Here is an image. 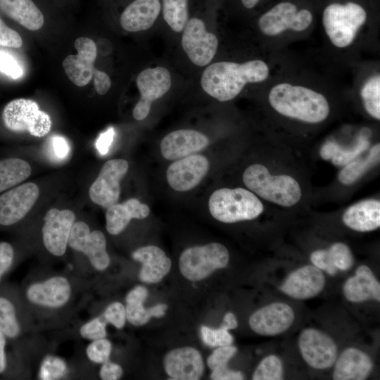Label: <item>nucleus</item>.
Listing matches in <instances>:
<instances>
[{
    "mask_svg": "<svg viewBox=\"0 0 380 380\" xmlns=\"http://www.w3.org/2000/svg\"><path fill=\"white\" fill-rule=\"evenodd\" d=\"M270 73L268 64L260 59L242 63L220 61L205 68L201 84L208 95L225 102L236 97L246 84L265 81Z\"/></svg>",
    "mask_w": 380,
    "mask_h": 380,
    "instance_id": "f257e3e1",
    "label": "nucleus"
},
{
    "mask_svg": "<svg viewBox=\"0 0 380 380\" xmlns=\"http://www.w3.org/2000/svg\"><path fill=\"white\" fill-rule=\"evenodd\" d=\"M268 101L279 115L308 124L322 122L330 113L329 103L323 94L299 84H275L269 91Z\"/></svg>",
    "mask_w": 380,
    "mask_h": 380,
    "instance_id": "f03ea898",
    "label": "nucleus"
},
{
    "mask_svg": "<svg viewBox=\"0 0 380 380\" xmlns=\"http://www.w3.org/2000/svg\"><path fill=\"white\" fill-rule=\"evenodd\" d=\"M245 185L262 198L281 205L291 207L299 202L302 192L299 183L288 175H272L260 163L246 168L243 174Z\"/></svg>",
    "mask_w": 380,
    "mask_h": 380,
    "instance_id": "7ed1b4c3",
    "label": "nucleus"
},
{
    "mask_svg": "<svg viewBox=\"0 0 380 380\" xmlns=\"http://www.w3.org/2000/svg\"><path fill=\"white\" fill-rule=\"evenodd\" d=\"M211 215L224 223L251 220L260 216L264 206L252 191L238 187L215 191L208 201Z\"/></svg>",
    "mask_w": 380,
    "mask_h": 380,
    "instance_id": "20e7f679",
    "label": "nucleus"
},
{
    "mask_svg": "<svg viewBox=\"0 0 380 380\" xmlns=\"http://www.w3.org/2000/svg\"><path fill=\"white\" fill-rule=\"evenodd\" d=\"M367 18L365 9L359 4L332 3L323 11L322 25L332 45L345 49L354 42Z\"/></svg>",
    "mask_w": 380,
    "mask_h": 380,
    "instance_id": "39448f33",
    "label": "nucleus"
},
{
    "mask_svg": "<svg viewBox=\"0 0 380 380\" xmlns=\"http://www.w3.org/2000/svg\"><path fill=\"white\" fill-rule=\"evenodd\" d=\"M229 260L227 248L220 243L213 242L185 249L179 257V267L186 279L198 281L225 267Z\"/></svg>",
    "mask_w": 380,
    "mask_h": 380,
    "instance_id": "423d86ee",
    "label": "nucleus"
},
{
    "mask_svg": "<svg viewBox=\"0 0 380 380\" xmlns=\"http://www.w3.org/2000/svg\"><path fill=\"white\" fill-rule=\"evenodd\" d=\"M2 119L8 130L28 132L36 137L46 136L51 128L50 116L31 99L20 98L8 102L3 110Z\"/></svg>",
    "mask_w": 380,
    "mask_h": 380,
    "instance_id": "0eeeda50",
    "label": "nucleus"
},
{
    "mask_svg": "<svg viewBox=\"0 0 380 380\" xmlns=\"http://www.w3.org/2000/svg\"><path fill=\"white\" fill-rule=\"evenodd\" d=\"M312 20L313 15L309 10H298L294 4L285 1L263 13L258 20V27L263 34L275 37L287 30L304 32L310 27Z\"/></svg>",
    "mask_w": 380,
    "mask_h": 380,
    "instance_id": "6e6552de",
    "label": "nucleus"
},
{
    "mask_svg": "<svg viewBox=\"0 0 380 380\" xmlns=\"http://www.w3.org/2000/svg\"><path fill=\"white\" fill-rule=\"evenodd\" d=\"M182 31V48L190 61L198 66L209 64L217 49V37L208 32L204 22L197 18L189 20Z\"/></svg>",
    "mask_w": 380,
    "mask_h": 380,
    "instance_id": "1a4fd4ad",
    "label": "nucleus"
},
{
    "mask_svg": "<svg viewBox=\"0 0 380 380\" xmlns=\"http://www.w3.org/2000/svg\"><path fill=\"white\" fill-rule=\"evenodd\" d=\"M298 347L305 362L317 369L331 367L338 357L334 341L317 329L308 328L302 331L298 337Z\"/></svg>",
    "mask_w": 380,
    "mask_h": 380,
    "instance_id": "9d476101",
    "label": "nucleus"
},
{
    "mask_svg": "<svg viewBox=\"0 0 380 380\" xmlns=\"http://www.w3.org/2000/svg\"><path fill=\"white\" fill-rule=\"evenodd\" d=\"M129 168L125 159H112L103 165L91 185L89 196L91 201L104 208L116 203L120 194V181Z\"/></svg>",
    "mask_w": 380,
    "mask_h": 380,
    "instance_id": "9b49d317",
    "label": "nucleus"
},
{
    "mask_svg": "<svg viewBox=\"0 0 380 380\" xmlns=\"http://www.w3.org/2000/svg\"><path fill=\"white\" fill-rule=\"evenodd\" d=\"M68 246L84 253L93 267L103 271L110 264V257L106 251V240L99 230L90 231L84 222H74L68 239Z\"/></svg>",
    "mask_w": 380,
    "mask_h": 380,
    "instance_id": "f8f14e48",
    "label": "nucleus"
},
{
    "mask_svg": "<svg viewBox=\"0 0 380 380\" xmlns=\"http://www.w3.org/2000/svg\"><path fill=\"white\" fill-rule=\"evenodd\" d=\"M171 84V75L165 68L158 66L141 71L137 78V86L141 97L133 109L134 118L137 120L145 119L150 112L152 103L167 93Z\"/></svg>",
    "mask_w": 380,
    "mask_h": 380,
    "instance_id": "ddd939ff",
    "label": "nucleus"
},
{
    "mask_svg": "<svg viewBox=\"0 0 380 380\" xmlns=\"http://www.w3.org/2000/svg\"><path fill=\"white\" fill-rule=\"evenodd\" d=\"M39 195L38 186L27 182L11 188L0 196V224L10 226L21 220Z\"/></svg>",
    "mask_w": 380,
    "mask_h": 380,
    "instance_id": "4468645a",
    "label": "nucleus"
},
{
    "mask_svg": "<svg viewBox=\"0 0 380 380\" xmlns=\"http://www.w3.org/2000/svg\"><path fill=\"white\" fill-rule=\"evenodd\" d=\"M75 220V213L68 209L51 208L46 213L42 233L44 245L50 253L64 255Z\"/></svg>",
    "mask_w": 380,
    "mask_h": 380,
    "instance_id": "2eb2a0df",
    "label": "nucleus"
},
{
    "mask_svg": "<svg viewBox=\"0 0 380 380\" xmlns=\"http://www.w3.org/2000/svg\"><path fill=\"white\" fill-rule=\"evenodd\" d=\"M209 161L200 154H191L172 163L166 172L167 181L175 191H187L196 186L209 170Z\"/></svg>",
    "mask_w": 380,
    "mask_h": 380,
    "instance_id": "dca6fc26",
    "label": "nucleus"
},
{
    "mask_svg": "<svg viewBox=\"0 0 380 380\" xmlns=\"http://www.w3.org/2000/svg\"><path fill=\"white\" fill-rule=\"evenodd\" d=\"M295 314L286 303L277 302L255 311L248 324L251 329L261 336H276L289 329L293 324Z\"/></svg>",
    "mask_w": 380,
    "mask_h": 380,
    "instance_id": "f3484780",
    "label": "nucleus"
},
{
    "mask_svg": "<svg viewBox=\"0 0 380 380\" xmlns=\"http://www.w3.org/2000/svg\"><path fill=\"white\" fill-rule=\"evenodd\" d=\"M77 55H69L63 61V68L68 78L77 87L87 85L92 79L94 63L97 55L95 42L86 37L75 42Z\"/></svg>",
    "mask_w": 380,
    "mask_h": 380,
    "instance_id": "a211bd4d",
    "label": "nucleus"
},
{
    "mask_svg": "<svg viewBox=\"0 0 380 380\" xmlns=\"http://www.w3.org/2000/svg\"><path fill=\"white\" fill-rule=\"evenodd\" d=\"M166 374L175 380H198L204 372V363L199 351L182 347L168 352L164 357Z\"/></svg>",
    "mask_w": 380,
    "mask_h": 380,
    "instance_id": "6ab92c4d",
    "label": "nucleus"
},
{
    "mask_svg": "<svg viewBox=\"0 0 380 380\" xmlns=\"http://www.w3.org/2000/svg\"><path fill=\"white\" fill-rule=\"evenodd\" d=\"M326 279L322 270L314 265H305L292 272L280 286L287 296L305 300L318 295L324 288Z\"/></svg>",
    "mask_w": 380,
    "mask_h": 380,
    "instance_id": "aec40b11",
    "label": "nucleus"
},
{
    "mask_svg": "<svg viewBox=\"0 0 380 380\" xmlns=\"http://www.w3.org/2000/svg\"><path fill=\"white\" fill-rule=\"evenodd\" d=\"M26 296L28 300L34 305L58 308L65 305L70 300L71 286L65 277H52L30 285Z\"/></svg>",
    "mask_w": 380,
    "mask_h": 380,
    "instance_id": "412c9836",
    "label": "nucleus"
},
{
    "mask_svg": "<svg viewBox=\"0 0 380 380\" xmlns=\"http://www.w3.org/2000/svg\"><path fill=\"white\" fill-rule=\"evenodd\" d=\"M209 144V139L194 129H178L167 134L160 142L162 156L167 160L179 159L198 152Z\"/></svg>",
    "mask_w": 380,
    "mask_h": 380,
    "instance_id": "4be33fe9",
    "label": "nucleus"
},
{
    "mask_svg": "<svg viewBox=\"0 0 380 380\" xmlns=\"http://www.w3.org/2000/svg\"><path fill=\"white\" fill-rule=\"evenodd\" d=\"M132 258L141 263L139 279L144 283L155 284L161 281L170 272L172 262L160 248L146 246L137 248Z\"/></svg>",
    "mask_w": 380,
    "mask_h": 380,
    "instance_id": "5701e85b",
    "label": "nucleus"
},
{
    "mask_svg": "<svg viewBox=\"0 0 380 380\" xmlns=\"http://www.w3.org/2000/svg\"><path fill=\"white\" fill-rule=\"evenodd\" d=\"M333 379L334 380H364L373 369L369 356L356 348H348L337 357Z\"/></svg>",
    "mask_w": 380,
    "mask_h": 380,
    "instance_id": "b1692460",
    "label": "nucleus"
},
{
    "mask_svg": "<svg viewBox=\"0 0 380 380\" xmlns=\"http://www.w3.org/2000/svg\"><path fill=\"white\" fill-rule=\"evenodd\" d=\"M343 293L352 303L380 300V284L372 270L367 265L359 266L355 274L344 283Z\"/></svg>",
    "mask_w": 380,
    "mask_h": 380,
    "instance_id": "393cba45",
    "label": "nucleus"
},
{
    "mask_svg": "<svg viewBox=\"0 0 380 380\" xmlns=\"http://www.w3.org/2000/svg\"><path fill=\"white\" fill-rule=\"evenodd\" d=\"M160 8V0H134L121 14L120 25L131 32L146 30L155 23Z\"/></svg>",
    "mask_w": 380,
    "mask_h": 380,
    "instance_id": "a878e982",
    "label": "nucleus"
},
{
    "mask_svg": "<svg viewBox=\"0 0 380 380\" xmlns=\"http://www.w3.org/2000/svg\"><path fill=\"white\" fill-rule=\"evenodd\" d=\"M342 220L350 229L367 232L380 227V202L376 199H367L348 207Z\"/></svg>",
    "mask_w": 380,
    "mask_h": 380,
    "instance_id": "bb28decb",
    "label": "nucleus"
},
{
    "mask_svg": "<svg viewBox=\"0 0 380 380\" xmlns=\"http://www.w3.org/2000/svg\"><path fill=\"white\" fill-rule=\"evenodd\" d=\"M150 213L149 207L137 198H129L122 203H115L107 208L106 227L112 235L120 234L132 219L142 220Z\"/></svg>",
    "mask_w": 380,
    "mask_h": 380,
    "instance_id": "cd10ccee",
    "label": "nucleus"
},
{
    "mask_svg": "<svg viewBox=\"0 0 380 380\" xmlns=\"http://www.w3.org/2000/svg\"><path fill=\"white\" fill-rule=\"evenodd\" d=\"M0 10L29 30L44 25V15L32 0H0Z\"/></svg>",
    "mask_w": 380,
    "mask_h": 380,
    "instance_id": "c85d7f7f",
    "label": "nucleus"
},
{
    "mask_svg": "<svg viewBox=\"0 0 380 380\" xmlns=\"http://www.w3.org/2000/svg\"><path fill=\"white\" fill-rule=\"evenodd\" d=\"M147 289L143 286H137L128 292L126 296L125 312L126 319L134 326H142L146 324L151 317H158L159 310L158 306L144 307V302L148 296Z\"/></svg>",
    "mask_w": 380,
    "mask_h": 380,
    "instance_id": "c756f323",
    "label": "nucleus"
},
{
    "mask_svg": "<svg viewBox=\"0 0 380 380\" xmlns=\"http://www.w3.org/2000/svg\"><path fill=\"white\" fill-rule=\"evenodd\" d=\"M30 164L18 158L0 160V193L25 180L31 174Z\"/></svg>",
    "mask_w": 380,
    "mask_h": 380,
    "instance_id": "7c9ffc66",
    "label": "nucleus"
},
{
    "mask_svg": "<svg viewBox=\"0 0 380 380\" xmlns=\"http://www.w3.org/2000/svg\"><path fill=\"white\" fill-rule=\"evenodd\" d=\"M380 145H374L367 158H355L346 165L338 174V180L345 185H350L360 179L369 169L375 165L380 158Z\"/></svg>",
    "mask_w": 380,
    "mask_h": 380,
    "instance_id": "2f4dec72",
    "label": "nucleus"
},
{
    "mask_svg": "<svg viewBox=\"0 0 380 380\" xmlns=\"http://www.w3.org/2000/svg\"><path fill=\"white\" fill-rule=\"evenodd\" d=\"M369 146V142L365 139H360L355 146L349 149L328 141L321 148L320 156L324 160H331L336 166H345L367 150Z\"/></svg>",
    "mask_w": 380,
    "mask_h": 380,
    "instance_id": "473e14b6",
    "label": "nucleus"
},
{
    "mask_svg": "<svg viewBox=\"0 0 380 380\" xmlns=\"http://www.w3.org/2000/svg\"><path fill=\"white\" fill-rule=\"evenodd\" d=\"M360 98L366 112L375 120H380V75L370 76L360 88Z\"/></svg>",
    "mask_w": 380,
    "mask_h": 380,
    "instance_id": "72a5a7b5",
    "label": "nucleus"
},
{
    "mask_svg": "<svg viewBox=\"0 0 380 380\" xmlns=\"http://www.w3.org/2000/svg\"><path fill=\"white\" fill-rule=\"evenodd\" d=\"M163 13L171 29L180 32L189 20L188 0H163Z\"/></svg>",
    "mask_w": 380,
    "mask_h": 380,
    "instance_id": "f704fd0d",
    "label": "nucleus"
},
{
    "mask_svg": "<svg viewBox=\"0 0 380 380\" xmlns=\"http://www.w3.org/2000/svg\"><path fill=\"white\" fill-rule=\"evenodd\" d=\"M0 331L11 338L17 337L20 333V325L15 307L9 300L4 297H0Z\"/></svg>",
    "mask_w": 380,
    "mask_h": 380,
    "instance_id": "c9c22d12",
    "label": "nucleus"
},
{
    "mask_svg": "<svg viewBox=\"0 0 380 380\" xmlns=\"http://www.w3.org/2000/svg\"><path fill=\"white\" fill-rule=\"evenodd\" d=\"M283 379V365L279 357L269 355L264 357L255 368L253 380H281Z\"/></svg>",
    "mask_w": 380,
    "mask_h": 380,
    "instance_id": "e433bc0d",
    "label": "nucleus"
},
{
    "mask_svg": "<svg viewBox=\"0 0 380 380\" xmlns=\"http://www.w3.org/2000/svg\"><path fill=\"white\" fill-rule=\"evenodd\" d=\"M327 251L331 264L337 270L346 271L353 265L354 258L346 244L334 243Z\"/></svg>",
    "mask_w": 380,
    "mask_h": 380,
    "instance_id": "4c0bfd02",
    "label": "nucleus"
},
{
    "mask_svg": "<svg viewBox=\"0 0 380 380\" xmlns=\"http://www.w3.org/2000/svg\"><path fill=\"white\" fill-rule=\"evenodd\" d=\"M67 373L68 367L63 360L49 355L41 364L39 377L42 380L59 379L65 376Z\"/></svg>",
    "mask_w": 380,
    "mask_h": 380,
    "instance_id": "58836bf2",
    "label": "nucleus"
},
{
    "mask_svg": "<svg viewBox=\"0 0 380 380\" xmlns=\"http://www.w3.org/2000/svg\"><path fill=\"white\" fill-rule=\"evenodd\" d=\"M201 336L203 342L210 347H220L232 345L234 341L232 335L223 327L217 329L207 326L201 327Z\"/></svg>",
    "mask_w": 380,
    "mask_h": 380,
    "instance_id": "ea45409f",
    "label": "nucleus"
},
{
    "mask_svg": "<svg viewBox=\"0 0 380 380\" xmlns=\"http://www.w3.org/2000/svg\"><path fill=\"white\" fill-rule=\"evenodd\" d=\"M48 158L53 163L65 161L70 156V146L68 140L60 135H54L46 143Z\"/></svg>",
    "mask_w": 380,
    "mask_h": 380,
    "instance_id": "a19ab883",
    "label": "nucleus"
},
{
    "mask_svg": "<svg viewBox=\"0 0 380 380\" xmlns=\"http://www.w3.org/2000/svg\"><path fill=\"white\" fill-rule=\"evenodd\" d=\"M112 345L106 338L93 340L86 348L88 359L96 364H103L109 360Z\"/></svg>",
    "mask_w": 380,
    "mask_h": 380,
    "instance_id": "79ce46f5",
    "label": "nucleus"
},
{
    "mask_svg": "<svg viewBox=\"0 0 380 380\" xmlns=\"http://www.w3.org/2000/svg\"><path fill=\"white\" fill-rule=\"evenodd\" d=\"M237 348L228 345L215 349L207 359V365L211 371L227 367L229 361L236 354Z\"/></svg>",
    "mask_w": 380,
    "mask_h": 380,
    "instance_id": "37998d69",
    "label": "nucleus"
},
{
    "mask_svg": "<svg viewBox=\"0 0 380 380\" xmlns=\"http://www.w3.org/2000/svg\"><path fill=\"white\" fill-rule=\"evenodd\" d=\"M106 324L107 322L101 315L94 317L80 327V334L82 338L91 341L106 338L107 336Z\"/></svg>",
    "mask_w": 380,
    "mask_h": 380,
    "instance_id": "c03bdc74",
    "label": "nucleus"
},
{
    "mask_svg": "<svg viewBox=\"0 0 380 380\" xmlns=\"http://www.w3.org/2000/svg\"><path fill=\"white\" fill-rule=\"evenodd\" d=\"M101 316L107 323L122 329L127 319L125 307L120 302H113L107 306Z\"/></svg>",
    "mask_w": 380,
    "mask_h": 380,
    "instance_id": "a18cd8bd",
    "label": "nucleus"
},
{
    "mask_svg": "<svg viewBox=\"0 0 380 380\" xmlns=\"http://www.w3.org/2000/svg\"><path fill=\"white\" fill-rule=\"evenodd\" d=\"M0 71L17 79L23 75V69L13 56L0 50Z\"/></svg>",
    "mask_w": 380,
    "mask_h": 380,
    "instance_id": "49530a36",
    "label": "nucleus"
},
{
    "mask_svg": "<svg viewBox=\"0 0 380 380\" xmlns=\"http://www.w3.org/2000/svg\"><path fill=\"white\" fill-rule=\"evenodd\" d=\"M22 45L23 39L20 35L0 19V46L20 48Z\"/></svg>",
    "mask_w": 380,
    "mask_h": 380,
    "instance_id": "de8ad7c7",
    "label": "nucleus"
},
{
    "mask_svg": "<svg viewBox=\"0 0 380 380\" xmlns=\"http://www.w3.org/2000/svg\"><path fill=\"white\" fill-rule=\"evenodd\" d=\"M310 260L314 266L334 276L338 270L331 264L327 249L313 251L310 255Z\"/></svg>",
    "mask_w": 380,
    "mask_h": 380,
    "instance_id": "09e8293b",
    "label": "nucleus"
},
{
    "mask_svg": "<svg viewBox=\"0 0 380 380\" xmlns=\"http://www.w3.org/2000/svg\"><path fill=\"white\" fill-rule=\"evenodd\" d=\"M13 249L8 242L0 243V280L8 270L13 261Z\"/></svg>",
    "mask_w": 380,
    "mask_h": 380,
    "instance_id": "8fccbe9b",
    "label": "nucleus"
},
{
    "mask_svg": "<svg viewBox=\"0 0 380 380\" xmlns=\"http://www.w3.org/2000/svg\"><path fill=\"white\" fill-rule=\"evenodd\" d=\"M122 374L121 366L109 360L102 364L99 371L100 378L103 380H117Z\"/></svg>",
    "mask_w": 380,
    "mask_h": 380,
    "instance_id": "3c124183",
    "label": "nucleus"
},
{
    "mask_svg": "<svg viewBox=\"0 0 380 380\" xmlns=\"http://www.w3.org/2000/svg\"><path fill=\"white\" fill-rule=\"evenodd\" d=\"M210 379L213 380H241L244 379L240 371L232 370L228 367L211 371Z\"/></svg>",
    "mask_w": 380,
    "mask_h": 380,
    "instance_id": "603ef678",
    "label": "nucleus"
},
{
    "mask_svg": "<svg viewBox=\"0 0 380 380\" xmlns=\"http://www.w3.org/2000/svg\"><path fill=\"white\" fill-rule=\"evenodd\" d=\"M94 85L96 92L99 95H103L109 90L111 86V81L109 76L104 72L94 70Z\"/></svg>",
    "mask_w": 380,
    "mask_h": 380,
    "instance_id": "864d4df0",
    "label": "nucleus"
},
{
    "mask_svg": "<svg viewBox=\"0 0 380 380\" xmlns=\"http://www.w3.org/2000/svg\"><path fill=\"white\" fill-rule=\"evenodd\" d=\"M114 130L109 128L105 132L101 133L96 141V147L101 155L106 154L113 141Z\"/></svg>",
    "mask_w": 380,
    "mask_h": 380,
    "instance_id": "5fc2aeb1",
    "label": "nucleus"
},
{
    "mask_svg": "<svg viewBox=\"0 0 380 380\" xmlns=\"http://www.w3.org/2000/svg\"><path fill=\"white\" fill-rule=\"evenodd\" d=\"M6 336L0 331V374L3 373L6 368Z\"/></svg>",
    "mask_w": 380,
    "mask_h": 380,
    "instance_id": "6e6d98bb",
    "label": "nucleus"
},
{
    "mask_svg": "<svg viewBox=\"0 0 380 380\" xmlns=\"http://www.w3.org/2000/svg\"><path fill=\"white\" fill-rule=\"evenodd\" d=\"M221 326L227 330L236 329L238 327V322L235 315L231 312H227Z\"/></svg>",
    "mask_w": 380,
    "mask_h": 380,
    "instance_id": "4d7b16f0",
    "label": "nucleus"
},
{
    "mask_svg": "<svg viewBox=\"0 0 380 380\" xmlns=\"http://www.w3.org/2000/svg\"><path fill=\"white\" fill-rule=\"evenodd\" d=\"M242 4L246 8H254L260 1V0H241Z\"/></svg>",
    "mask_w": 380,
    "mask_h": 380,
    "instance_id": "13d9d810",
    "label": "nucleus"
}]
</instances>
